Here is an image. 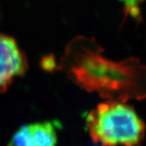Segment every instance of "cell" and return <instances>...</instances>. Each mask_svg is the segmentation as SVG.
<instances>
[{"instance_id":"1","label":"cell","mask_w":146,"mask_h":146,"mask_svg":"<svg viewBox=\"0 0 146 146\" xmlns=\"http://www.w3.org/2000/svg\"><path fill=\"white\" fill-rule=\"evenodd\" d=\"M86 124L92 140L102 146H138L145 137V125L134 110L115 101L98 104Z\"/></svg>"},{"instance_id":"2","label":"cell","mask_w":146,"mask_h":146,"mask_svg":"<svg viewBox=\"0 0 146 146\" xmlns=\"http://www.w3.org/2000/svg\"><path fill=\"white\" fill-rule=\"evenodd\" d=\"M28 68L25 54L14 38L0 34V93L7 90L16 77Z\"/></svg>"},{"instance_id":"3","label":"cell","mask_w":146,"mask_h":146,"mask_svg":"<svg viewBox=\"0 0 146 146\" xmlns=\"http://www.w3.org/2000/svg\"><path fill=\"white\" fill-rule=\"evenodd\" d=\"M29 130L36 146H55L56 126L51 121L36 122L29 125Z\"/></svg>"},{"instance_id":"4","label":"cell","mask_w":146,"mask_h":146,"mask_svg":"<svg viewBox=\"0 0 146 146\" xmlns=\"http://www.w3.org/2000/svg\"><path fill=\"white\" fill-rule=\"evenodd\" d=\"M8 146H36L29 125H23L15 133Z\"/></svg>"},{"instance_id":"5","label":"cell","mask_w":146,"mask_h":146,"mask_svg":"<svg viewBox=\"0 0 146 146\" xmlns=\"http://www.w3.org/2000/svg\"><path fill=\"white\" fill-rule=\"evenodd\" d=\"M123 4L125 14L133 19L140 18V5L144 0H119Z\"/></svg>"}]
</instances>
